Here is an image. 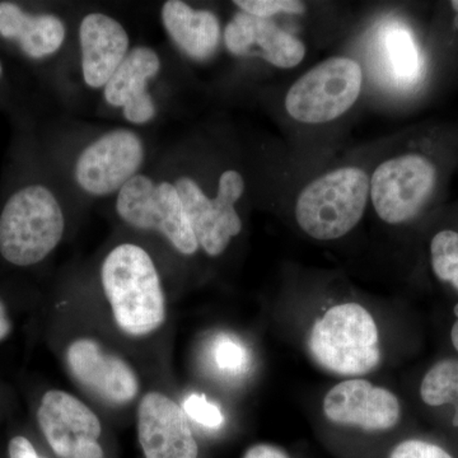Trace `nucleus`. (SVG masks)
Instances as JSON below:
<instances>
[{"label":"nucleus","instance_id":"12","mask_svg":"<svg viewBox=\"0 0 458 458\" xmlns=\"http://www.w3.org/2000/svg\"><path fill=\"white\" fill-rule=\"evenodd\" d=\"M324 411L334 423L364 430H388L400 420V403L391 391L366 379H349L327 394Z\"/></svg>","mask_w":458,"mask_h":458},{"label":"nucleus","instance_id":"32","mask_svg":"<svg viewBox=\"0 0 458 458\" xmlns=\"http://www.w3.org/2000/svg\"><path fill=\"white\" fill-rule=\"evenodd\" d=\"M451 7L454 9V11L458 12V0L457 2H451Z\"/></svg>","mask_w":458,"mask_h":458},{"label":"nucleus","instance_id":"31","mask_svg":"<svg viewBox=\"0 0 458 458\" xmlns=\"http://www.w3.org/2000/svg\"><path fill=\"white\" fill-rule=\"evenodd\" d=\"M454 315H456V322H454V327H452L451 331V340L452 344H454V349L458 352V303L456 307H454Z\"/></svg>","mask_w":458,"mask_h":458},{"label":"nucleus","instance_id":"6","mask_svg":"<svg viewBox=\"0 0 458 458\" xmlns=\"http://www.w3.org/2000/svg\"><path fill=\"white\" fill-rule=\"evenodd\" d=\"M438 171L420 153L394 157L382 162L369 177V199L377 216L391 225L412 221L436 191Z\"/></svg>","mask_w":458,"mask_h":458},{"label":"nucleus","instance_id":"7","mask_svg":"<svg viewBox=\"0 0 458 458\" xmlns=\"http://www.w3.org/2000/svg\"><path fill=\"white\" fill-rule=\"evenodd\" d=\"M116 209L123 222L140 229H156L164 233L177 251L194 255L199 250L176 186L155 183L137 174L119 191Z\"/></svg>","mask_w":458,"mask_h":458},{"label":"nucleus","instance_id":"20","mask_svg":"<svg viewBox=\"0 0 458 458\" xmlns=\"http://www.w3.org/2000/svg\"><path fill=\"white\" fill-rule=\"evenodd\" d=\"M386 55L394 74L403 82L417 80L420 72V55L411 33L400 25L386 30L384 36Z\"/></svg>","mask_w":458,"mask_h":458},{"label":"nucleus","instance_id":"29","mask_svg":"<svg viewBox=\"0 0 458 458\" xmlns=\"http://www.w3.org/2000/svg\"><path fill=\"white\" fill-rule=\"evenodd\" d=\"M243 458H288L284 452L269 445H258L250 448Z\"/></svg>","mask_w":458,"mask_h":458},{"label":"nucleus","instance_id":"13","mask_svg":"<svg viewBox=\"0 0 458 458\" xmlns=\"http://www.w3.org/2000/svg\"><path fill=\"white\" fill-rule=\"evenodd\" d=\"M38 420L45 438L60 458H72L81 442L98 441L102 433L98 415L65 391L51 390L44 394Z\"/></svg>","mask_w":458,"mask_h":458},{"label":"nucleus","instance_id":"14","mask_svg":"<svg viewBox=\"0 0 458 458\" xmlns=\"http://www.w3.org/2000/svg\"><path fill=\"white\" fill-rule=\"evenodd\" d=\"M161 69V62L149 47H135L105 86V98L111 106L123 107L132 123H146L155 117L156 106L147 86Z\"/></svg>","mask_w":458,"mask_h":458},{"label":"nucleus","instance_id":"30","mask_svg":"<svg viewBox=\"0 0 458 458\" xmlns=\"http://www.w3.org/2000/svg\"><path fill=\"white\" fill-rule=\"evenodd\" d=\"M9 333H11V321H9L4 303L0 301V340L5 339Z\"/></svg>","mask_w":458,"mask_h":458},{"label":"nucleus","instance_id":"22","mask_svg":"<svg viewBox=\"0 0 458 458\" xmlns=\"http://www.w3.org/2000/svg\"><path fill=\"white\" fill-rule=\"evenodd\" d=\"M214 363L228 375H242L249 367L245 345L231 335H219L213 345Z\"/></svg>","mask_w":458,"mask_h":458},{"label":"nucleus","instance_id":"27","mask_svg":"<svg viewBox=\"0 0 458 458\" xmlns=\"http://www.w3.org/2000/svg\"><path fill=\"white\" fill-rule=\"evenodd\" d=\"M9 458H40L29 439L22 436L14 437L8 445Z\"/></svg>","mask_w":458,"mask_h":458},{"label":"nucleus","instance_id":"3","mask_svg":"<svg viewBox=\"0 0 458 458\" xmlns=\"http://www.w3.org/2000/svg\"><path fill=\"white\" fill-rule=\"evenodd\" d=\"M64 227V214L49 189L20 190L0 216V254L17 267H31L59 245Z\"/></svg>","mask_w":458,"mask_h":458},{"label":"nucleus","instance_id":"1","mask_svg":"<svg viewBox=\"0 0 458 458\" xmlns=\"http://www.w3.org/2000/svg\"><path fill=\"white\" fill-rule=\"evenodd\" d=\"M114 321L131 336L149 335L165 318V295L155 262L131 243L114 247L101 269Z\"/></svg>","mask_w":458,"mask_h":458},{"label":"nucleus","instance_id":"21","mask_svg":"<svg viewBox=\"0 0 458 458\" xmlns=\"http://www.w3.org/2000/svg\"><path fill=\"white\" fill-rule=\"evenodd\" d=\"M430 260L437 278L458 291V232L445 229L430 242Z\"/></svg>","mask_w":458,"mask_h":458},{"label":"nucleus","instance_id":"18","mask_svg":"<svg viewBox=\"0 0 458 458\" xmlns=\"http://www.w3.org/2000/svg\"><path fill=\"white\" fill-rule=\"evenodd\" d=\"M252 47L256 45L269 64L280 69H292L303 62L307 53L303 42L280 29L273 21L252 17Z\"/></svg>","mask_w":458,"mask_h":458},{"label":"nucleus","instance_id":"4","mask_svg":"<svg viewBox=\"0 0 458 458\" xmlns=\"http://www.w3.org/2000/svg\"><path fill=\"white\" fill-rule=\"evenodd\" d=\"M309 346L319 366L342 376L366 375L381 360L375 319L358 303L328 310L313 325Z\"/></svg>","mask_w":458,"mask_h":458},{"label":"nucleus","instance_id":"15","mask_svg":"<svg viewBox=\"0 0 458 458\" xmlns=\"http://www.w3.org/2000/svg\"><path fill=\"white\" fill-rule=\"evenodd\" d=\"M80 41L84 82L90 89L106 86L128 55V33L114 18L92 13L81 23Z\"/></svg>","mask_w":458,"mask_h":458},{"label":"nucleus","instance_id":"33","mask_svg":"<svg viewBox=\"0 0 458 458\" xmlns=\"http://www.w3.org/2000/svg\"><path fill=\"white\" fill-rule=\"evenodd\" d=\"M0 75H2V64H0Z\"/></svg>","mask_w":458,"mask_h":458},{"label":"nucleus","instance_id":"11","mask_svg":"<svg viewBox=\"0 0 458 458\" xmlns=\"http://www.w3.org/2000/svg\"><path fill=\"white\" fill-rule=\"evenodd\" d=\"M66 363L81 385L108 403H126L140 393L134 369L96 340L82 337L72 343L66 351Z\"/></svg>","mask_w":458,"mask_h":458},{"label":"nucleus","instance_id":"5","mask_svg":"<svg viewBox=\"0 0 458 458\" xmlns=\"http://www.w3.org/2000/svg\"><path fill=\"white\" fill-rule=\"evenodd\" d=\"M363 71L351 57L319 63L286 92V113L295 122L318 125L339 119L360 98Z\"/></svg>","mask_w":458,"mask_h":458},{"label":"nucleus","instance_id":"25","mask_svg":"<svg viewBox=\"0 0 458 458\" xmlns=\"http://www.w3.org/2000/svg\"><path fill=\"white\" fill-rule=\"evenodd\" d=\"M183 411L195 423L209 429H219L225 424V417L218 406L209 403L203 394H191L183 403Z\"/></svg>","mask_w":458,"mask_h":458},{"label":"nucleus","instance_id":"8","mask_svg":"<svg viewBox=\"0 0 458 458\" xmlns=\"http://www.w3.org/2000/svg\"><path fill=\"white\" fill-rule=\"evenodd\" d=\"M174 186L199 247L209 256L222 255L232 238L242 231V221L234 208L245 191L242 174L234 170L223 172L214 199L208 198L189 177L177 180Z\"/></svg>","mask_w":458,"mask_h":458},{"label":"nucleus","instance_id":"28","mask_svg":"<svg viewBox=\"0 0 458 458\" xmlns=\"http://www.w3.org/2000/svg\"><path fill=\"white\" fill-rule=\"evenodd\" d=\"M72 458H104V450L98 441L87 439L74 448Z\"/></svg>","mask_w":458,"mask_h":458},{"label":"nucleus","instance_id":"9","mask_svg":"<svg viewBox=\"0 0 458 458\" xmlns=\"http://www.w3.org/2000/svg\"><path fill=\"white\" fill-rule=\"evenodd\" d=\"M143 144L137 134L117 129L102 135L83 150L75 177L84 191L107 195L122 190L143 164Z\"/></svg>","mask_w":458,"mask_h":458},{"label":"nucleus","instance_id":"17","mask_svg":"<svg viewBox=\"0 0 458 458\" xmlns=\"http://www.w3.org/2000/svg\"><path fill=\"white\" fill-rule=\"evenodd\" d=\"M162 21L174 41L192 59H207L218 47L221 25L212 12L197 11L180 0H168L162 8Z\"/></svg>","mask_w":458,"mask_h":458},{"label":"nucleus","instance_id":"23","mask_svg":"<svg viewBox=\"0 0 458 458\" xmlns=\"http://www.w3.org/2000/svg\"><path fill=\"white\" fill-rule=\"evenodd\" d=\"M225 44L233 55L242 56L249 54L254 45L252 17L246 13H238L232 18L225 30Z\"/></svg>","mask_w":458,"mask_h":458},{"label":"nucleus","instance_id":"24","mask_svg":"<svg viewBox=\"0 0 458 458\" xmlns=\"http://www.w3.org/2000/svg\"><path fill=\"white\" fill-rule=\"evenodd\" d=\"M234 4L243 13L256 18L270 20L278 13L302 14L306 12L304 3L298 0H236Z\"/></svg>","mask_w":458,"mask_h":458},{"label":"nucleus","instance_id":"10","mask_svg":"<svg viewBox=\"0 0 458 458\" xmlns=\"http://www.w3.org/2000/svg\"><path fill=\"white\" fill-rule=\"evenodd\" d=\"M138 438L146 458H198L194 433L179 403L149 393L138 408Z\"/></svg>","mask_w":458,"mask_h":458},{"label":"nucleus","instance_id":"26","mask_svg":"<svg viewBox=\"0 0 458 458\" xmlns=\"http://www.w3.org/2000/svg\"><path fill=\"white\" fill-rule=\"evenodd\" d=\"M390 458H454L447 451L433 443L409 439L401 442L391 452Z\"/></svg>","mask_w":458,"mask_h":458},{"label":"nucleus","instance_id":"2","mask_svg":"<svg viewBox=\"0 0 458 458\" xmlns=\"http://www.w3.org/2000/svg\"><path fill=\"white\" fill-rule=\"evenodd\" d=\"M369 200L367 172L360 167L337 168L304 186L295 203V221L315 240H337L357 227Z\"/></svg>","mask_w":458,"mask_h":458},{"label":"nucleus","instance_id":"16","mask_svg":"<svg viewBox=\"0 0 458 458\" xmlns=\"http://www.w3.org/2000/svg\"><path fill=\"white\" fill-rule=\"evenodd\" d=\"M0 36L17 41L27 56H49L62 47L65 26L51 14L31 16L13 3H0Z\"/></svg>","mask_w":458,"mask_h":458},{"label":"nucleus","instance_id":"19","mask_svg":"<svg viewBox=\"0 0 458 458\" xmlns=\"http://www.w3.org/2000/svg\"><path fill=\"white\" fill-rule=\"evenodd\" d=\"M420 396L429 406L452 403L456 410L454 426L458 428V360H445L434 364L421 382Z\"/></svg>","mask_w":458,"mask_h":458}]
</instances>
